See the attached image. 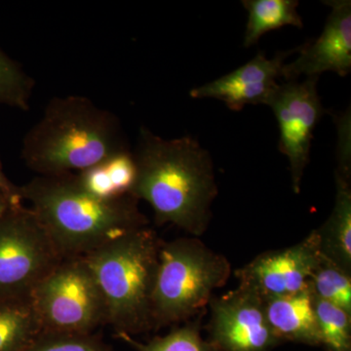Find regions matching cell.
<instances>
[{"label":"cell","mask_w":351,"mask_h":351,"mask_svg":"<svg viewBox=\"0 0 351 351\" xmlns=\"http://www.w3.org/2000/svg\"><path fill=\"white\" fill-rule=\"evenodd\" d=\"M19 191L63 258L85 257L149 223L135 197H95L80 186L75 174L36 176Z\"/></svg>","instance_id":"7a4b0ae2"},{"label":"cell","mask_w":351,"mask_h":351,"mask_svg":"<svg viewBox=\"0 0 351 351\" xmlns=\"http://www.w3.org/2000/svg\"><path fill=\"white\" fill-rule=\"evenodd\" d=\"M337 195L329 218L317 232L319 250L324 257L351 274L350 174L336 173Z\"/></svg>","instance_id":"5bb4252c"},{"label":"cell","mask_w":351,"mask_h":351,"mask_svg":"<svg viewBox=\"0 0 351 351\" xmlns=\"http://www.w3.org/2000/svg\"><path fill=\"white\" fill-rule=\"evenodd\" d=\"M314 297L351 314V274L320 254L309 280Z\"/></svg>","instance_id":"d6986e66"},{"label":"cell","mask_w":351,"mask_h":351,"mask_svg":"<svg viewBox=\"0 0 351 351\" xmlns=\"http://www.w3.org/2000/svg\"><path fill=\"white\" fill-rule=\"evenodd\" d=\"M320 254L319 239L313 230L293 246L260 254L235 270L234 276L239 285L263 300L294 294L308 287Z\"/></svg>","instance_id":"30bf717a"},{"label":"cell","mask_w":351,"mask_h":351,"mask_svg":"<svg viewBox=\"0 0 351 351\" xmlns=\"http://www.w3.org/2000/svg\"><path fill=\"white\" fill-rule=\"evenodd\" d=\"M133 156L137 175L131 195L151 205L157 225L204 234L218 195L209 152L195 138L166 140L142 127Z\"/></svg>","instance_id":"6da1fadb"},{"label":"cell","mask_w":351,"mask_h":351,"mask_svg":"<svg viewBox=\"0 0 351 351\" xmlns=\"http://www.w3.org/2000/svg\"><path fill=\"white\" fill-rule=\"evenodd\" d=\"M265 311L272 332L280 343L320 346L317 318L311 287L294 294L263 300Z\"/></svg>","instance_id":"4fadbf2b"},{"label":"cell","mask_w":351,"mask_h":351,"mask_svg":"<svg viewBox=\"0 0 351 351\" xmlns=\"http://www.w3.org/2000/svg\"><path fill=\"white\" fill-rule=\"evenodd\" d=\"M10 206H13V205H11L10 201H9L8 198L6 197L2 191H0V219H1Z\"/></svg>","instance_id":"cb8c5ba5"},{"label":"cell","mask_w":351,"mask_h":351,"mask_svg":"<svg viewBox=\"0 0 351 351\" xmlns=\"http://www.w3.org/2000/svg\"><path fill=\"white\" fill-rule=\"evenodd\" d=\"M203 313L195 320L186 321L182 326L173 328L165 336H156L145 343H138L129 335H117L137 351H221L211 339L206 341L201 335Z\"/></svg>","instance_id":"ac0fdd59"},{"label":"cell","mask_w":351,"mask_h":351,"mask_svg":"<svg viewBox=\"0 0 351 351\" xmlns=\"http://www.w3.org/2000/svg\"><path fill=\"white\" fill-rule=\"evenodd\" d=\"M129 149L114 113L80 95L55 97L25 134L22 158L38 176L76 174Z\"/></svg>","instance_id":"3957f363"},{"label":"cell","mask_w":351,"mask_h":351,"mask_svg":"<svg viewBox=\"0 0 351 351\" xmlns=\"http://www.w3.org/2000/svg\"><path fill=\"white\" fill-rule=\"evenodd\" d=\"M317 82L318 76H308L302 82L278 83L265 103L278 122L279 149L288 157L295 193L301 191L302 176L309 162L314 129L324 114Z\"/></svg>","instance_id":"ba28073f"},{"label":"cell","mask_w":351,"mask_h":351,"mask_svg":"<svg viewBox=\"0 0 351 351\" xmlns=\"http://www.w3.org/2000/svg\"><path fill=\"white\" fill-rule=\"evenodd\" d=\"M249 13L244 36L245 47L255 45L267 32L291 25L302 29V20L295 0H244Z\"/></svg>","instance_id":"e0dca14e"},{"label":"cell","mask_w":351,"mask_h":351,"mask_svg":"<svg viewBox=\"0 0 351 351\" xmlns=\"http://www.w3.org/2000/svg\"><path fill=\"white\" fill-rule=\"evenodd\" d=\"M40 332L31 297L0 301V351H24Z\"/></svg>","instance_id":"2e32d148"},{"label":"cell","mask_w":351,"mask_h":351,"mask_svg":"<svg viewBox=\"0 0 351 351\" xmlns=\"http://www.w3.org/2000/svg\"><path fill=\"white\" fill-rule=\"evenodd\" d=\"M161 240L151 228H138L85 256L100 286L108 325L117 335L154 330L152 306Z\"/></svg>","instance_id":"277c9868"},{"label":"cell","mask_w":351,"mask_h":351,"mask_svg":"<svg viewBox=\"0 0 351 351\" xmlns=\"http://www.w3.org/2000/svg\"><path fill=\"white\" fill-rule=\"evenodd\" d=\"M210 336L221 351H271L280 345L272 332L263 298L239 285L212 298Z\"/></svg>","instance_id":"9c48e42d"},{"label":"cell","mask_w":351,"mask_h":351,"mask_svg":"<svg viewBox=\"0 0 351 351\" xmlns=\"http://www.w3.org/2000/svg\"><path fill=\"white\" fill-rule=\"evenodd\" d=\"M332 12L319 38L314 43L302 44L300 56L285 64L282 77L286 82L297 80L300 75L318 76L334 71L339 76L351 71V2L350 0L325 1Z\"/></svg>","instance_id":"8fae6325"},{"label":"cell","mask_w":351,"mask_h":351,"mask_svg":"<svg viewBox=\"0 0 351 351\" xmlns=\"http://www.w3.org/2000/svg\"><path fill=\"white\" fill-rule=\"evenodd\" d=\"M232 274L230 261L197 237L161 242L152 297L154 330L179 325L204 313L215 290Z\"/></svg>","instance_id":"5b68a950"},{"label":"cell","mask_w":351,"mask_h":351,"mask_svg":"<svg viewBox=\"0 0 351 351\" xmlns=\"http://www.w3.org/2000/svg\"><path fill=\"white\" fill-rule=\"evenodd\" d=\"M24 351H113L100 334L40 332Z\"/></svg>","instance_id":"7402d4cb"},{"label":"cell","mask_w":351,"mask_h":351,"mask_svg":"<svg viewBox=\"0 0 351 351\" xmlns=\"http://www.w3.org/2000/svg\"><path fill=\"white\" fill-rule=\"evenodd\" d=\"M137 167L133 152L126 149L75 174L84 191L101 199L131 195Z\"/></svg>","instance_id":"9a60e30c"},{"label":"cell","mask_w":351,"mask_h":351,"mask_svg":"<svg viewBox=\"0 0 351 351\" xmlns=\"http://www.w3.org/2000/svg\"><path fill=\"white\" fill-rule=\"evenodd\" d=\"M301 47L280 51L271 59L265 57V53L258 52L244 66L191 90V96L223 101L228 108L237 112L247 105H265L267 97L278 84L277 80L282 77L284 62L294 53H299Z\"/></svg>","instance_id":"7c38bea8"},{"label":"cell","mask_w":351,"mask_h":351,"mask_svg":"<svg viewBox=\"0 0 351 351\" xmlns=\"http://www.w3.org/2000/svg\"><path fill=\"white\" fill-rule=\"evenodd\" d=\"M0 191L5 195L13 206L22 204L23 200L20 195L19 186H16L7 178L1 162H0Z\"/></svg>","instance_id":"603a6c76"},{"label":"cell","mask_w":351,"mask_h":351,"mask_svg":"<svg viewBox=\"0 0 351 351\" xmlns=\"http://www.w3.org/2000/svg\"><path fill=\"white\" fill-rule=\"evenodd\" d=\"M34 87V80L21 64L0 49V104L27 112Z\"/></svg>","instance_id":"44dd1931"},{"label":"cell","mask_w":351,"mask_h":351,"mask_svg":"<svg viewBox=\"0 0 351 351\" xmlns=\"http://www.w3.org/2000/svg\"><path fill=\"white\" fill-rule=\"evenodd\" d=\"M63 260L31 208H8L0 219V301L31 297Z\"/></svg>","instance_id":"52a82bcc"},{"label":"cell","mask_w":351,"mask_h":351,"mask_svg":"<svg viewBox=\"0 0 351 351\" xmlns=\"http://www.w3.org/2000/svg\"><path fill=\"white\" fill-rule=\"evenodd\" d=\"M321 346L327 351H351V314L313 295Z\"/></svg>","instance_id":"ffe728a7"},{"label":"cell","mask_w":351,"mask_h":351,"mask_svg":"<svg viewBox=\"0 0 351 351\" xmlns=\"http://www.w3.org/2000/svg\"><path fill=\"white\" fill-rule=\"evenodd\" d=\"M31 299L41 332L91 334L108 325L103 293L84 257L64 258Z\"/></svg>","instance_id":"8992f818"}]
</instances>
